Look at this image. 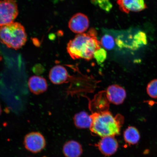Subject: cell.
<instances>
[{
    "label": "cell",
    "mask_w": 157,
    "mask_h": 157,
    "mask_svg": "<svg viewBox=\"0 0 157 157\" xmlns=\"http://www.w3.org/2000/svg\"><path fill=\"white\" fill-rule=\"evenodd\" d=\"M97 33L92 28L86 33L76 35L70 40L67 46V51L71 57L90 60L94 58V54L101 48V42L97 38Z\"/></svg>",
    "instance_id": "1"
},
{
    "label": "cell",
    "mask_w": 157,
    "mask_h": 157,
    "mask_svg": "<svg viewBox=\"0 0 157 157\" xmlns=\"http://www.w3.org/2000/svg\"><path fill=\"white\" fill-rule=\"evenodd\" d=\"M93 123L91 128L92 132L102 137L114 136L120 132L124 119L121 116L114 117L108 111L95 112L91 115Z\"/></svg>",
    "instance_id": "2"
},
{
    "label": "cell",
    "mask_w": 157,
    "mask_h": 157,
    "mask_svg": "<svg viewBox=\"0 0 157 157\" xmlns=\"http://www.w3.org/2000/svg\"><path fill=\"white\" fill-rule=\"evenodd\" d=\"M27 40L25 29L21 23L13 22L0 27V42L7 48L18 50Z\"/></svg>",
    "instance_id": "3"
},
{
    "label": "cell",
    "mask_w": 157,
    "mask_h": 157,
    "mask_svg": "<svg viewBox=\"0 0 157 157\" xmlns=\"http://www.w3.org/2000/svg\"><path fill=\"white\" fill-rule=\"evenodd\" d=\"M18 13L15 0H0V27L13 22Z\"/></svg>",
    "instance_id": "4"
},
{
    "label": "cell",
    "mask_w": 157,
    "mask_h": 157,
    "mask_svg": "<svg viewBox=\"0 0 157 157\" xmlns=\"http://www.w3.org/2000/svg\"><path fill=\"white\" fill-rule=\"evenodd\" d=\"M25 144L27 150L33 152L37 153L44 148L46 142L44 137L40 133L32 132L25 137Z\"/></svg>",
    "instance_id": "5"
},
{
    "label": "cell",
    "mask_w": 157,
    "mask_h": 157,
    "mask_svg": "<svg viewBox=\"0 0 157 157\" xmlns=\"http://www.w3.org/2000/svg\"><path fill=\"white\" fill-rule=\"evenodd\" d=\"M89 21L87 16L81 13L74 15L70 19L68 27L71 30L76 34H81L87 30Z\"/></svg>",
    "instance_id": "6"
},
{
    "label": "cell",
    "mask_w": 157,
    "mask_h": 157,
    "mask_svg": "<svg viewBox=\"0 0 157 157\" xmlns=\"http://www.w3.org/2000/svg\"><path fill=\"white\" fill-rule=\"evenodd\" d=\"M106 95L108 101L115 105L122 104L127 96L124 88L117 84L109 86L106 92Z\"/></svg>",
    "instance_id": "7"
},
{
    "label": "cell",
    "mask_w": 157,
    "mask_h": 157,
    "mask_svg": "<svg viewBox=\"0 0 157 157\" xmlns=\"http://www.w3.org/2000/svg\"><path fill=\"white\" fill-rule=\"evenodd\" d=\"M117 3L121 10L127 13L142 11L147 8L144 0H118Z\"/></svg>",
    "instance_id": "8"
},
{
    "label": "cell",
    "mask_w": 157,
    "mask_h": 157,
    "mask_svg": "<svg viewBox=\"0 0 157 157\" xmlns=\"http://www.w3.org/2000/svg\"><path fill=\"white\" fill-rule=\"evenodd\" d=\"M101 152L106 156H111L117 152L118 144L113 136L103 137L98 144Z\"/></svg>",
    "instance_id": "9"
},
{
    "label": "cell",
    "mask_w": 157,
    "mask_h": 157,
    "mask_svg": "<svg viewBox=\"0 0 157 157\" xmlns=\"http://www.w3.org/2000/svg\"><path fill=\"white\" fill-rule=\"evenodd\" d=\"M69 76L66 68L61 65H56L51 69L49 78L52 83L60 84L66 83Z\"/></svg>",
    "instance_id": "10"
},
{
    "label": "cell",
    "mask_w": 157,
    "mask_h": 157,
    "mask_svg": "<svg viewBox=\"0 0 157 157\" xmlns=\"http://www.w3.org/2000/svg\"><path fill=\"white\" fill-rule=\"evenodd\" d=\"M28 85L31 93L35 95L44 93L48 88V84L46 79L38 76H32L29 78Z\"/></svg>",
    "instance_id": "11"
},
{
    "label": "cell",
    "mask_w": 157,
    "mask_h": 157,
    "mask_svg": "<svg viewBox=\"0 0 157 157\" xmlns=\"http://www.w3.org/2000/svg\"><path fill=\"white\" fill-rule=\"evenodd\" d=\"M63 152L67 157H79L83 152V149L80 143L70 140L64 145Z\"/></svg>",
    "instance_id": "12"
},
{
    "label": "cell",
    "mask_w": 157,
    "mask_h": 157,
    "mask_svg": "<svg viewBox=\"0 0 157 157\" xmlns=\"http://www.w3.org/2000/svg\"><path fill=\"white\" fill-rule=\"evenodd\" d=\"M74 121L75 126L81 129L90 128L93 123L91 115L84 111L76 113L74 117Z\"/></svg>",
    "instance_id": "13"
},
{
    "label": "cell",
    "mask_w": 157,
    "mask_h": 157,
    "mask_svg": "<svg viewBox=\"0 0 157 157\" xmlns=\"http://www.w3.org/2000/svg\"><path fill=\"white\" fill-rule=\"evenodd\" d=\"M123 136L125 142L129 146L137 144L140 137L138 129L133 126L128 127L124 132Z\"/></svg>",
    "instance_id": "14"
},
{
    "label": "cell",
    "mask_w": 157,
    "mask_h": 157,
    "mask_svg": "<svg viewBox=\"0 0 157 157\" xmlns=\"http://www.w3.org/2000/svg\"><path fill=\"white\" fill-rule=\"evenodd\" d=\"M101 44L104 48L110 50L115 46V41L112 37L109 35H105L102 37Z\"/></svg>",
    "instance_id": "15"
},
{
    "label": "cell",
    "mask_w": 157,
    "mask_h": 157,
    "mask_svg": "<svg viewBox=\"0 0 157 157\" xmlns=\"http://www.w3.org/2000/svg\"><path fill=\"white\" fill-rule=\"evenodd\" d=\"M147 94L153 99H157V79H153L147 87Z\"/></svg>",
    "instance_id": "16"
},
{
    "label": "cell",
    "mask_w": 157,
    "mask_h": 157,
    "mask_svg": "<svg viewBox=\"0 0 157 157\" xmlns=\"http://www.w3.org/2000/svg\"><path fill=\"white\" fill-rule=\"evenodd\" d=\"M106 52L103 48H100L96 51L94 54V58H95L97 61L99 63H102L105 60L106 57Z\"/></svg>",
    "instance_id": "17"
},
{
    "label": "cell",
    "mask_w": 157,
    "mask_h": 157,
    "mask_svg": "<svg viewBox=\"0 0 157 157\" xmlns=\"http://www.w3.org/2000/svg\"><path fill=\"white\" fill-rule=\"evenodd\" d=\"M97 1L99 4L100 6L105 10L109 11L111 8L112 5L109 0H97Z\"/></svg>",
    "instance_id": "18"
},
{
    "label": "cell",
    "mask_w": 157,
    "mask_h": 157,
    "mask_svg": "<svg viewBox=\"0 0 157 157\" xmlns=\"http://www.w3.org/2000/svg\"><path fill=\"white\" fill-rule=\"evenodd\" d=\"M1 113H2V109H1V105H0V115H1Z\"/></svg>",
    "instance_id": "19"
}]
</instances>
